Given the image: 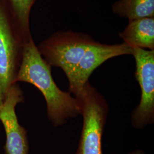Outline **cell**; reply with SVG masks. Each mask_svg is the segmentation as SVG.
Segmentation results:
<instances>
[{
	"mask_svg": "<svg viewBox=\"0 0 154 154\" xmlns=\"http://www.w3.org/2000/svg\"><path fill=\"white\" fill-rule=\"evenodd\" d=\"M37 0H6L17 30L25 42L33 38L30 29V14Z\"/></svg>",
	"mask_w": 154,
	"mask_h": 154,
	"instance_id": "9c48e42d",
	"label": "cell"
},
{
	"mask_svg": "<svg viewBox=\"0 0 154 154\" xmlns=\"http://www.w3.org/2000/svg\"><path fill=\"white\" fill-rule=\"evenodd\" d=\"M131 49L136 63L135 76L141 89V98L132 111L131 122L135 128L143 129L154 122V50Z\"/></svg>",
	"mask_w": 154,
	"mask_h": 154,
	"instance_id": "5b68a950",
	"label": "cell"
},
{
	"mask_svg": "<svg viewBox=\"0 0 154 154\" xmlns=\"http://www.w3.org/2000/svg\"><path fill=\"white\" fill-rule=\"evenodd\" d=\"M119 36L131 48L154 50V17L129 21Z\"/></svg>",
	"mask_w": 154,
	"mask_h": 154,
	"instance_id": "ba28073f",
	"label": "cell"
},
{
	"mask_svg": "<svg viewBox=\"0 0 154 154\" xmlns=\"http://www.w3.org/2000/svg\"><path fill=\"white\" fill-rule=\"evenodd\" d=\"M127 154H145V153L143 150L137 149V150H134L131 152H129Z\"/></svg>",
	"mask_w": 154,
	"mask_h": 154,
	"instance_id": "8fae6325",
	"label": "cell"
},
{
	"mask_svg": "<svg viewBox=\"0 0 154 154\" xmlns=\"http://www.w3.org/2000/svg\"><path fill=\"white\" fill-rule=\"evenodd\" d=\"M25 43L17 30L6 0H0V86L5 97L16 83Z\"/></svg>",
	"mask_w": 154,
	"mask_h": 154,
	"instance_id": "277c9868",
	"label": "cell"
},
{
	"mask_svg": "<svg viewBox=\"0 0 154 154\" xmlns=\"http://www.w3.org/2000/svg\"><path fill=\"white\" fill-rule=\"evenodd\" d=\"M5 97L4 95L2 92V90H1V86H0V106L3 103V102L5 100Z\"/></svg>",
	"mask_w": 154,
	"mask_h": 154,
	"instance_id": "7c38bea8",
	"label": "cell"
},
{
	"mask_svg": "<svg viewBox=\"0 0 154 154\" xmlns=\"http://www.w3.org/2000/svg\"><path fill=\"white\" fill-rule=\"evenodd\" d=\"M51 66L41 55L33 39L24 44L22 62L15 82L29 83L38 88L44 97L47 116L52 125L61 126L81 113L79 100L56 85Z\"/></svg>",
	"mask_w": 154,
	"mask_h": 154,
	"instance_id": "6da1fadb",
	"label": "cell"
},
{
	"mask_svg": "<svg viewBox=\"0 0 154 154\" xmlns=\"http://www.w3.org/2000/svg\"><path fill=\"white\" fill-rule=\"evenodd\" d=\"M111 8L114 13L129 21L154 17V0H118Z\"/></svg>",
	"mask_w": 154,
	"mask_h": 154,
	"instance_id": "30bf717a",
	"label": "cell"
},
{
	"mask_svg": "<svg viewBox=\"0 0 154 154\" xmlns=\"http://www.w3.org/2000/svg\"><path fill=\"white\" fill-rule=\"evenodd\" d=\"M95 41L85 33L60 31L42 41L37 48L50 66L61 68L67 77Z\"/></svg>",
	"mask_w": 154,
	"mask_h": 154,
	"instance_id": "3957f363",
	"label": "cell"
},
{
	"mask_svg": "<svg viewBox=\"0 0 154 154\" xmlns=\"http://www.w3.org/2000/svg\"><path fill=\"white\" fill-rule=\"evenodd\" d=\"M24 100L21 88L15 83L9 88L0 106V122L6 135L4 154H29L28 132L19 123L16 112L17 105L23 103Z\"/></svg>",
	"mask_w": 154,
	"mask_h": 154,
	"instance_id": "52a82bcc",
	"label": "cell"
},
{
	"mask_svg": "<svg viewBox=\"0 0 154 154\" xmlns=\"http://www.w3.org/2000/svg\"><path fill=\"white\" fill-rule=\"evenodd\" d=\"M132 49L123 42L119 44H103L95 41L72 72L67 76L69 93L79 98L84 86L93 72L105 62L112 58L123 55H131Z\"/></svg>",
	"mask_w": 154,
	"mask_h": 154,
	"instance_id": "8992f818",
	"label": "cell"
},
{
	"mask_svg": "<svg viewBox=\"0 0 154 154\" xmlns=\"http://www.w3.org/2000/svg\"><path fill=\"white\" fill-rule=\"evenodd\" d=\"M78 99L81 105L83 126L75 154H103L102 139L109 111L108 103L88 81Z\"/></svg>",
	"mask_w": 154,
	"mask_h": 154,
	"instance_id": "7a4b0ae2",
	"label": "cell"
}]
</instances>
